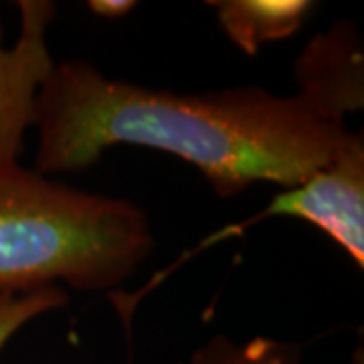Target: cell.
<instances>
[{"label":"cell","instance_id":"7a4b0ae2","mask_svg":"<svg viewBox=\"0 0 364 364\" xmlns=\"http://www.w3.org/2000/svg\"><path fill=\"white\" fill-rule=\"evenodd\" d=\"M152 247L148 219L130 200L0 164V296L59 284L109 289L138 272Z\"/></svg>","mask_w":364,"mask_h":364},{"label":"cell","instance_id":"3957f363","mask_svg":"<svg viewBox=\"0 0 364 364\" xmlns=\"http://www.w3.org/2000/svg\"><path fill=\"white\" fill-rule=\"evenodd\" d=\"M267 217H296L330 235L352 261L364 267V140L360 132H350L336 156L312 176L273 196L269 207L245 225L229 227L205 245L229 233H239L247 225Z\"/></svg>","mask_w":364,"mask_h":364},{"label":"cell","instance_id":"9c48e42d","mask_svg":"<svg viewBox=\"0 0 364 364\" xmlns=\"http://www.w3.org/2000/svg\"><path fill=\"white\" fill-rule=\"evenodd\" d=\"M134 6H136V2H130V0H93L90 2L91 13L102 14L107 18L124 16L130 13Z\"/></svg>","mask_w":364,"mask_h":364},{"label":"cell","instance_id":"5b68a950","mask_svg":"<svg viewBox=\"0 0 364 364\" xmlns=\"http://www.w3.org/2000/svg\"><path fill=\"white\" fill-rule=\"evenodd\" d=\"M363 41L356 26L336 23L316 35L294 63L298 97L324 122L344 126V117L364 105Z\"/></svg>","mask_w":364,"mask_h":364},{"label":"cell","instance_id":"8992f818","mask_svg":"<svg viewBox=\"0 0 364 364\" xmlns=\"http://www.w3.org/2000/svg\"><path fill=\"white\" fill-rule=\"evenodd\" d=\"M210 6L217 9L227 37L247 55L298 33L312 11V2L306 0H221Z\"/></svg>","mask_w":364,"mask_h":364},{"label":"cell","instance_id":"6da1fadb","mask_svg":"<svg viewBox=\"0 0 364 364\" xmlns=\"http://www.w3.org/2000/svg\"><path fill=\"white\" fill-rule=\"evenodd\" d=\"M33 126L35 170L85 172L109 146H146L193 164L223 198L255 182L294 188L336 156L350 132L298 95L233 87L182 95L107 79L85 61L55 63Z\"/></svg>","mask_w":364,"mask_h":364},{"label":"cell","instance_id":"ba28073f","mask_svg":"<svg viewBox=\"0 0 364 364\" xmlns=\"http://www.w3.org/2000/svg\"><path fill=\"white\" fill-rule=\"evenodd\" d=\"M65 304V289L57 286L35 289L28 294L0 296V350L31 320L53 310H59Z\"/></svg>","mask_w":364,"mask_h":364},{"label":"cell","instance_id":"277c9868","mask_svg":"<svg viewBox=\"0 0 364 364\" xmlns=\"http://www.w3.org/2000/svg\"><path fill=\"white\" fill-rule=\"evenodd\" d=\"M21 33L4 47L0 25V164L18 162L25 132L33 128L41 85L55 67L47 33L57 14L49 0H18Z\"/></svg>","mask_w":364,"mask_h":364},{"label":"cell","instance_id":"52a82bcc","mask_svg":"<svg viewBox=\"0 0 364 364\" xmlns=\"http://www.w3.org/2000/svg\"><path fill=\"white\" fill-rule=\"evenodd\" d=\"M299 360L301 348L298 344L265 336L237 344L231 338L217 334L196 348L191 364H298Z\"/></svg>","mask_w":364,"mask_h":364}]
</instances>
